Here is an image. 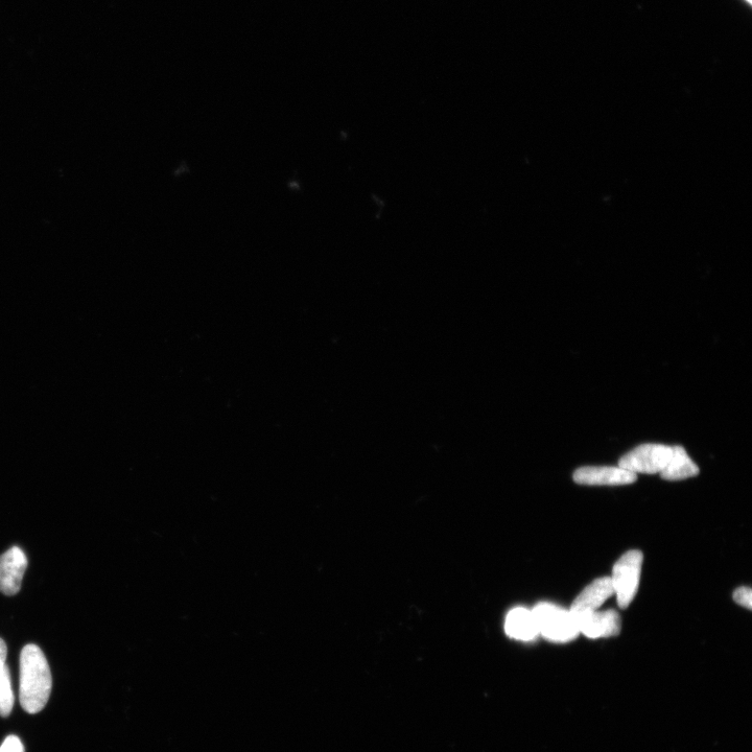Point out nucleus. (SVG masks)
<instances>
[{"mask_svg": "<svg viewBox=\"0 0 752 752\" xmlns=\"http://www.w3.org/2000/svg\"><path fill=\"white\" fill-rule=\"evenodd\" d=\"M53 687L52 673L42 650L27 645L20 654L19 699L29 714L40 713L49 701Z\"/></svg>", "mask_w": 752, "mask_h": 752, "instance_id": "obj_1", "label": "nucleus"}, {"mask_svg": "<svg viewBox=\"0 0 752 752\" xmlns=\"http://www.w3.org/2000/svg\"><path fill=\"white\" fill-rule=\"evenodd\" d=\"M532 611L539 633L548 641L568 643L578 638L580 632L570 610L542 603Z\"/></svg>", "mask_w": 752, "mask_h": 752, "instance_id": "obj_2", "label": "nucleus"}, {"mask_svg": "<svg viewBox=\"0 0 752 752\" xmlns=\"http://www.w3.org/2000/svg\"><path fill=\"white\" fill-rule=\"evenodd\" d=\"M642 566L643 554L637 550L626 552L615 564L613 576L610 579L617 595L618 605L622 609L628 608L637 596Z\"/></svg>", "mask_w": 752, "mask_h": 752, "instance_id": "obj_3", "label": "nucleus"}, {"mask_svg": "<svg viewBox=\"0 0 752 752\" xmlns=\"http://www.w3.org/2000/svg\"><path fill=\"white\" fill-rule=\"evenodd\" d=\"M672 455V446L647 443L623 456L619 466L633 474H661Z\"/></svg>", "mask_w": 752, "mask_h": 752, "instance_id": "obj_4", "label": "nucleus"}, {"mask_svg": "<svg viewBox=\"0 0 752 752\" xmlns=\"http://www.w3.org/2000/svg\"><path fill=\"white\" fill-rule=\"evenodd\" d=\"M573 617L579 632L590 639L616 637L621 632V617L614 609L602 611V613L592 611V613L573 615Z\"/></svg>", "mask_w": 752, "mask_h": 752, "instance_id": "obj_5", "label": "nucleus"}, {"mask_svg": "<svg viewBox=\"0 0 752 752\" xmlns=\"http://www.w3.org/2000/svg\"><path fill=\"white\" fill-rule=\"evenodd\" d=\"M27 568L28 558L18 547L0 556V592L6 596L17 595Z\"/></svg>", "mask_w": 752, "mask_h": 752, "instance_id": "obj_6", "label": "nucleus"}, {"mask_svg": "<svg viewBox=\"0 0 752 752\" xmlns=\"http://www.w3.org/2000/svg\"><path fill=\"white\" fill-rule=\"evenodd\" d=\"M573 479L580 485L615 486L632 484L638 477L620 466H585L576 470Z\"/></svg>", "mask_w": 752, "mask_h": 752, "instance_id": "obj_7", "label": "nucleus"}, {"mask_svg": "<svg viewBox=\"0 0 752 752\" xmlns=\"http://www.w3.org/2000/svg\"><path fill=\"white\" fill-rule=\"evenodd\" d=\"M615 595L610 577L596 579L587 585L571 606V614L579 615L597 611L606 600Z\"/></svg>", "mask_w": 752, "mask_h": 752, "instance_id": "obj_8", "label": "nucleus"}, {"mask_svg": "<svg viewBox=\"0 0 752 752\" xmlns=\"http://www.w3.org/2000/svg\"><path fill=\"white\" fill-rule=\"evenodd\" d=\"M505 629L509 637L525 642L533 641L539 634L533 611L523 607L510 611Z\"/></svg>", "mask_w": 752, "mask_h": 752, "instance_id": "obj_9", "label": "nucleus"}, {"mask_svg": "<svg viewBox=\"0 0 752 752\" xmlns=\"http://www.w3.org/2000/svg\"><path fill=\"white\" fill-rule=\"evenodd\" d=\"M699 474V467L690 458L683 446H672V455L662 470L661 477L667 481H681Z\"/></svg>", "mask_w": 752, "mask_h": 752, "instance_id": "obj_10", "label": "nucleus"}, {"mask_svg": "<svg viewBox=\"0 0 752 752\" xmlns=\"http://www.w3.org/2000/svg\"><path fill=\"white\" fill-rule=\"evenodd\" d=\"M14 707V693L9 667L5 665L0 670V716L7 718Z\"/></svg>", "mask_w": 752, "mask_h": 752, "instance_id": "obj_11", "label": "nucleus"}, {"mask_svg": "<svg viewBox=\"0 0 752 752\" xmlns=\"http://www.w3.org/2000/svg\"><path fill=\"white\" fill-rule=\"evenodd\" d=\"M752 592L749 589V587H740L735 593H734V600L739 605L746 607L747 609L751 610L752 608Z\"/></svg>", "mask_w": 752, "mask_h": 752, "instance_id": "obj_12", "label": "nucleus"}, {"mask_svg": "<svg viewBox=\"0 0 752 752\" xmlns=\"http://www.w3.org/2000/svg\"><path fill=\"white\" fill-rule=\"evenodd\" d=\"M0 752H25V747L17 736H9L0 746Z\"/></svg>", "mask_w": 752, "mask_h": 752, "instance_id": "obj_13", "label": "nucleus"}, {"mask_svg": "<svg viewBox=\"0 0 752 752\" xmlns=\"http://www.w3.org/2000/svg\"><path fill=\"white\" fill-rule=\"evenodd\" d=\"M7 653L8 649L6 643L3 639H0V670L6 665Z\"/></svg>", "mask_w": 752, "mask_h": 752, "instance_id": "obj_14", "label": "nucleus"}, {"mask_svg": "<svg viewBox=\"0 0 752 752\" xmlns=\"http://www.w3.org/2000/svg\"><path fill=\"white\" fill-rule=\"evenodd\" d=\"M746 2L750 3V0H746Z\"/></svg>", "mask_w": 752, "mask_h": 752, "instance_id": "obj_15", "label": "nucleus"}]
</instances>
